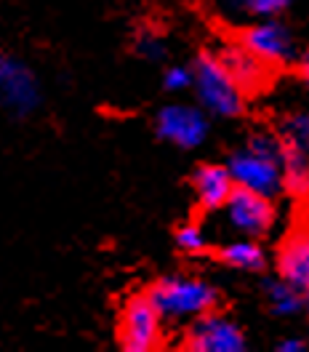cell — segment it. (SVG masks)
Wrapping results in <instances>:
<instances>
[{"mask_svg":"<svg viewBox=\"0 0 309 352\" xmlns=\"http://www.w3.org/2000/svg\"><path fill=\"white\" fill-rule=\"evenodd\" d=\"M219 211H224L227 224L235 232H240L243 238H262L275 224L272 198H264V195L243 190V187H235Z\"/></svg>","mask_w":309,"mask_h":352,"instance_id":"cell-4","label":"cell"},{"mask_svg":"<svg viewBox=\"0 0 309 352\" xmlns=\"http://www.w3.org/2000/svg\"><path fill=\"white\" fill-rule=\"evenodd\" d=\"M283 190L290 195H309V153L283 144Z\"/></svg>","mask_w":309,"mask_h":352,"instance_id":"cell-14","label":"cell"},{"mask_svg":"<svg viewBox=\"0 0 309 352\" xmlns=\"http://www.w3.org/2000/svg\"><path fill=\"white\" fill-rule=\"evenodd\" d=\"M224 3H227L229 11H243L245 14V3H248V0H224Z\"/></svg>","mask_w":309,"mask_h":352,"instance_id":"cell-23","label":"cell"},{"mask_svg":"<svg viewBox=\"0 0 309 352\" xmlns=\"http://www.w3.org/2000/svg\"><path fill=\"white\" fill-rule=\"evenodd\" d=\"M277 350L280 352H304V342H299V339H286V342L277 344Z\"/></svg>","mask_w":309,"mask_h":352,"instance_id":"cell-21","label":"cell"},{"mask_svg":"<svg viewBox=\"0 0 309 352\" xmlns=\"http://www.w3.org/2000/svg\"><path fill=\"white\" fill-rule=\"evenodd\" d=\"M277 272L280 278L299 288L301 294L309 291V232H296L283 245L277 256Z\"/></svg>","mask_w":309,"mask_h":352,"instance_id":"cell-11","label":"cell"},{"mask_svg":"<svg viewBox=\"0 0 309 352\" xmlns=\"http://www.w3.org/2000/svg\"><path fill=\"white\" fill-rule=\"evenodd\" d=\"M304 309H309V291L304 294Z\"/></svg>","mask_w":309,"mask_h":352,"instance_id":"cell-24","label":"cell"},{"mask_svg":"<svg viewBox=\"0 0 309 352\" xmlns=\"http://www.w3.org/2000/svg\"><path fill=\"white\" fill-rule=\"evenodd\" d=\"M163 83H165L168 91H187V88H192V69L184 65L168 67Z\"/></svg>","mask_w":309,"mask_h":352,"instance_id":"cell-19","label":"cell"},{"mask_svg":"<svg viewBox=\"0 0 309 352\" xmlns=\"http://www.w3.org/2000/svg\"><path fill=\"white\" fill-rule=\"evenodd\" d=\"M280 139L288 147H296L301 153H309V112H293L283 120Z\"/></svg>","mask_w":309,"mask_h":352,"instance_id":"cell-16","label":"cell"},{"mask_svg":"<svg viewBox=\"0 0 309 352\" xmlns=\"http://www.w3.org/2000/svg\"><path fill=\"white\" fill-rule=\"evenodd\" d=\"M192 326L187 331L184 347L192 352H243L245 350V333L238 323L229 318L216 315L214 309L190 320Z\"/></svg>","mask_w":309,"mask_h":352,"instance_id":"cell-6","label":"cell"},{"mask_svg":"<svg viewBox=\"0 0 309 352\" xmlns=\"http://www.w3.org/2000/svg\"><path fill=\"white\" fill-rule=\"evenodd\" d=\"M240 43L259 56L264 65H290L299 59V51H296V41L290 35L286 24L280 22H259L253 27H248L243 32V41Z\"/></svg>","mask_w":309,"mask_h":352,"instance_id":"cell-8","label":"cell"},{"mask_svg":"<svg viewBox=\"0 0 309 352\" xmlns=\"http://www.w3.org/2000/svg\"><path fill=\"white\" fill-rule=\"evenodd\" d=\"M0 102L16 115L32 112L41 102V88L32 69L5 54H0Z\"/></svg>","mask_w":309,"mask_h":352,"instance_id":"cell-9","label":"cell"},{"mask_svg":"<svg viewBox=\"0 0 309 352\" xmlns=\"http://www.w3.org/2000/svg\"><path fill=\"white\" fill-rule=\"evenodd\" d=\"M266 299H269V307L275 315H296L304 309V294L299 288H293L290 283H286L283 278L280 280H269L266 283Z\"/></svg>","mask_w":309,"mask_h":352,"instance_id":"cell-15","label":"cell"},{"mask_svg":"<svg viewBox=\"0 0 309 352\" xmlns=\"http://www.w3.org/2000/svg\"><path fill=\"white\" fill-rule=\"evenodd\" d=\"M163 323H187L211 312L219 302L216 288L200 278H163L147 294Z\"/></svg>","mask_w":309,"mask_h":352,"instance_id":"cell-2","label":"cell"},{"mask_svg":"<svg viewBox=\"0 0 309 352\" xmlns=\"http://www.w3.org/2000/svg\"><path fill=\"white\" fill-rule=\"evenodd\" d=\"M163 339V318L150 296L131 299L120 318V347L126 352H152Z\"/></svg>","mask_w":309,"mask_h":352,"instance_id":"cell-5","label":"cell"},{"mask_svg":"<svg viewBox=\"0 0 309 352\" xmlns=\"http://www.w3.org/2000/svg\"><path fill=\"white\" fill-rule=\"evenodd\" d=\"M219 59L243 91H256L266 83V65L259 56H253L243 43L227 45L219 54Z\"/></svg>","mask_w":309,"mask_h":352,"instance_id":"cell-10","label":"cell"},{"mask_svg":"<svg viewBox=\"0 0 309 352\" xmlns=\"http://www.w3.org/2000/svg\"><path fill=\"white\" fill-rule=\"evenodd\" d=\"M176 245L187 254H200V251H205V232L198 224H184L176 232Z\"/></svg>","mask_w":309,"mask_h":352,"instance_id":"cell-17","label":"cell"},{"mask_svg":"<svg viewBox=\"0 0 309 352\" xmlns=\"http://www.w3.org/2000/svg\"><path fill=\"white\" fill-rule=\"evenodd\" d=\"M221 262L235 267V270H243V272H262L266 264L264 248L253 238H240V241L227 243L219 251Z\"/></svg>","mask_w":309,"mask_h":352,"instance_id":"cell-13","label":"cell"},{"mask_svg":"<svg viewBox=\"0 0 309 352\" xmlns=\"http://www.w3.org/2000/svg\"><path fill=\"white\" fill-rule=\"evenodd\" d=\"M299 69H301V78H304V83L309 86V48L299 56Z\"/></svg>","mask_w":309,"mask_h":352,"instance_id":"cell-22","label":"cell"},{"mask_svg":"<svg viewBox=\"0 0 309 352\" xmlns=\"http://www.w3.org/2000/svg\"><path fill=\"white\" fill-rule=\"evenodd\" d=\"M195 195L205 211H219L229 192L235 190V182L227 171V166H200L195 179Z\"/></svg>","mask_w":309,"mask_h":352,"instance_id":"cell-12","label":"cell"},{"mask_svg":"<svg viewBox=\"0 0 309 352\" xmlns=\"http://www.w3.org/2000/svg\"><path fill=\"white\" fill-rule=\"evenodd\" d=\"M283 139L275 133H256L245 144V150L235 153L227 163L235 187L259 192L264 198H275L283 190Z\"/></svg>","mask_w":309,"mask_h":352,"instance_id":"cell-1","label":"cell"},{"mask_svg":"<svg viewBox=\"0 0 309 352\" xmlns=\"http://www.w3.org/2000/svg\"><path fill=\"white\" fill-rule=\"evenodd\" d=\"M293 0H248L245 3V14L259 16V19H272L280 16L286 8H290Z\"/></svg>","mask_w":309,"mask_h":352,"instance_id":"cell-18","label":"cell"},{"mask_svg":"<svg viewBox=\"0 0 309 352\" xmlns=\"http://www.w3.org/2000/svg\"><path fill=\"white\" fill-rule=\"evenodd\" d=\"M192 86L200 107L216 118H238L245 110V91L227 72L219 56L203 54L192 69Z\"/></svg>","mask_w":309,"mask_h":352,"instance_id":"cell-3","label":"cell"},{"mask_svg":"<svg viewBox=\"0 0 309 352\" xmlns=\"http://www.w3.org/2000/svg\"><path fill=\"white\" fill-rule=\"evenodd\" d=\"M208 131H211V126H208V115L203 107L168 104L157 115V133L181 150L200 147L208 139Z\"/></svg>","mask_w":309,"mask_h":352,"instance_id":"cell-7","label":"cell"},{"mask_svg":"<svg viewBox=\"0 0 309 352\" xmlns=\"http://www.w3.org/2000/svg\"><path fill=\"white\" fill-rule=\"evenodd\" d=\"M136 54L144 56V59H150V62H157V59L165 54V48H163V41H160L157 35L144 32V35H139V41H136Z\"/></svg>","mask_w":309,"mask_h":352,"instance_id":"cell-20","label":"cell"}]
</instances>
